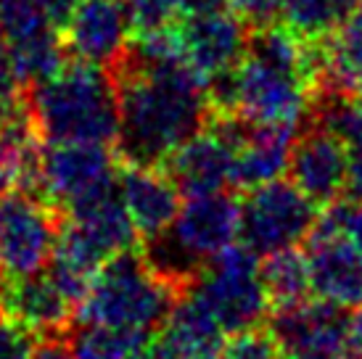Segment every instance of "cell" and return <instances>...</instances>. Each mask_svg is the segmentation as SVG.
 Returning a JSON list of instances; mask_svg holds the SVG:
<instances>
[{
  "label": "cell",
  "instance_id": "cell-32",
  "mask_svg": "<svg viewBox=\"0 0 362 359\" xmlns=\"http://www.w3.org/2000/svg\"><path fill=\"white\" fill-rule=\"evenodd\" d=\"M32 359H77V357H74L69 341H66V333H56V336H40Z\"/></svg>",
  "mask_w": 362,
  "mask_h": 359
},
{
  "label": "cell",
  "instance_id": "cell-23",
  "mask_svg": "<svg viewBox=\"0 0 362 359\" xmlns=\"http://www.w3.org/2000/svg\"><path fill=\"white\" fill-rule=\"evenodd\" d=\"M64 50H66V45H64V37L59 32H45L37 37L6 42L3 53L11 61V66L16 69V74L32 88V85L53 77L66 64Z\"/></svg>",
  "mask_w": 362,
  "mask_h": 359
},
{
  "label": "cell",
  "instance_id": "cell-18",
  "mask_svg": "<svg viewBox=\"0 0 362 359\" xmlns=\"http://www.w3.org/2000/svg\"><path fill=\"white\" fill-rule=\"evenodd\" d=\"M293 143H296V130L243 122L238 146H235L233 185L249 190L272 180H281L291 164Z\"/></svg>",
  "mask_w": 362,
  "mask_h": 359
},
{
  "label": "cell",
  "instance_id": "cell-13",
  "mask_svg": "<svg viewBox=\"0 0 362 359\" xmlns=\"http://www.w3.org/2000/svg\"><path fill=\"white\" fill-rule=\"evenodd\" d=\"M130 16L122 0H77L64 24V45L82 61L114 69L127 53Z\"/></svg>",
  "mask_w": 362,
  "mask_h": 359
},
{
  "label": "cell",
  "instance_id": "cell-8",
  "mask_svg": "<svg viewBox=\"0 0 362 359\" xmlns=\"http://www.w3.org/2000/svg\"><path fill=\"white\" fill-rule=\"evenodd\" d=\"M64 211L32 193L0 196V278H24L48 267L59 243Z\"/></svg>",
  "mask_w": 362,
  "mask_h": 359
},
{
  "label": "cell",
  "instance_id": "cell-14",
  "mask_svg": "<svg viewBox=\"0 0 362 359\" xmlns=\"http://www.w3.org/2000/svg\"><path fill=\"white\" fill-rule=\"evenodd\" d=\"M272 333L283 349L296 354H333L349 349V317L344 310L320 299H302L288 307H275Z\"/></svg>",
  "mask_w": 362,
  "mask_h": 359
},
{
  "label": "cell",
  "instance_id": "cell-26",
  "mask_svg": "<svg viewBox=\"0 0 362 359\" xmlns=\"http://www.w3.org/2000/svg\"><path fill=\"white\" fill-rule=\"evenodd\" d=\"M320 124L336 132L352 148L362 143V93L328 95L320 111Z\"/></svg>",
  "mask_w": 362,
  "mask_h": 359
},
{
  "label": "cell",
  "instance_id": "cell-11",
  "mask_svg": "<svg viewBox=\"0 0 362 359\" xmlns=\"http://www.w3.org/2000/svg\"><path fill=\"white\" fill-rule=\"evenodd\" d=\"M180 56L206 85L238 66L252 42L249 24L228 8L185 16L180 27Z\"/></svg>",
  "mask_w": 362,
  "mask_h": 359
},
{
  "label": "cell",
  "instance_id": "cell-34",
  "mask_svg": "<svg viewBox=\"0 0 362 359\" xmlns=\"http://www.w3.org/2000/svg\"><path fill=\"white\" fill-rule=\"evenodd\" d=\"M40 3L48 8V13H51V19L56 21L59 30H64V24L69 21L71 11L77 6V0H40Z\"/></svg>",
  "mask_w": 362,
  "mask_h": 359
},
{
  "label": "cell",
  "instance_id": "cell-22",
  "mask_svg": "<svg viewBox=\"0 0 362 359\" xmlns=\"http://www.w3.org/2000/svg\"><path fill=\"white\" fill-rule=\"evenodd\" d=\"M354 6L357 0H281L278 19L286 30L315 45L328 40Z\"/></svg>",
  "mask_w": 362,
  "mask_h": 359
},
{
  "label": "cell",
  "instance_id": "cell-4",
  "mask_svg": "<svg viewBox=\"0 0 362 359\" xmlns=\"http://www.w3.org/2000/svg\"><path fill=\"white\" fill-rule=\"evenodd\" d=\"M182 286L161 275L135 249L103 264L74 312V322L109 325L159 336L182 296Z\"/></svg>",
  "mask_w": 362,
  "mask_h": 359
},
{
  "label": "cell",
  "instance_id": "cell-38",
  "mask_svg": "<svg viewBox=\"0 0 362 359\" xmlns=\"http://www.w3.org/2000/svg\"><path fill=\"white\" fill-rule=\"evenodd\" d=\"M0 37H3V32H0Z\"/></svg>",
  "mask_w": 362,
  "mask_h": 359
},
{
  "label": "cell",
  "instance_id": "cell-6",
  "mask_svg": "<svg viewBox=\"0 0 362 359\" xmlns=\"http://www.w3.org/2000/svg\"><path fill=\"white\" fill-rule=\"evenodd\" d=\"M182 293L199 301L225 333L259 328L272 310V299L262 278L259 254L243 243H233L217 254Z\"/></svg>",
  "mask_w": 362,
  "mask_h": 359
},
{
  "label": "cell",
  "instance_id": "cell-5",
  "mask_svg": "<svg viewBox=\"0 0 362 359\" xmlns=\"http://www.w3.org/2000/svg\"><path fill=\"white\" fill-rule=\"evenodd\" d=\"M238 230L241 201L225 190L185 196L170 228L146 243V259L185 288L217 254L238 240Z\"/></svg>",
  "mask_w": 362,
  "mask_h": 359
},
{
  "label": "cell",
  "instance_id": "cell-19",
  "mask_svg": "<svg viewBox=\"0 0 362 359\" xmlns=\"http://www.w3.org/2000/svg\"><path fill=\"white\" fill-rule=\"evenodd\" d=\"M317 53L320 88L328 95H354L362 93V0L349 11Z\"/></svg>",
  "mask_w": 362,
  "mask_h": 359
},
{
  "label": "cell",
  "instance_id": "cell-28",
  "mask_svg": "<svg viewBox=\"0 0 362 359\" xmlns=\"http://www.w3.org/2000/svg\"><path fill=\"white\" fill-rule=\"evenodd\" d=\"M315 228L336 233L341 238L352 240L357 249H362V204L360 201H331L328 209L317 214Z\"/></svg>",
  "mask_w": 362,
  "mask_h": 359
},
{
  "label": "cell",
  "instance_id": "cell-2",
  "mask_svg": "<svg viewBox=\"0 0 362 359\" xmlns=\"http://www.w3.org/2000/svg\"><path fill=\"white\" fill-rule=\"evenodd\" d=\"M310 45L283 24L259 27L238 66L209 85L214 111L249 124L296 130L320 85L317 53Z\"/></svg>",
  "mask_w": 362,
  "mask_h": 359
},
{
  "label": "cell",
  "instance_id": "cell-36",
  "mask_svg": "<svg viewBox=\"0 0 362 359\" xmlns=\"http://www.w3.org/2000/svg\"><path fill=\"white\" fill-rule=\"evenodd\" d=\"M138 359H182V357H180V354H175V351H172L170 346H164V343H161V341L156 339L151 343V346L143 351V354Z\"/></svg>",
  "mask_w": 362,
  "mask_h": 359
},
{
  "label": "cell",
  "instance_id": "cell-15",
  "mask_svg": "<svg viewBox=\"0 0 362 359\" xmlns=\"http://www.w3.org/2000/svg\"><path fill=\"white\" fill-rule=\"evenodd\" d=\"M288 175L315 204H331L346 190L349 146L322 124L312 127L293 143Z\"/></svg>",
  "mask_w": 362,
  "mask_h": 359
},
{
  "label": "cell",
  "instance_id": "cell-7",
  "mask_svg": "<svg viewBox=\"0 0 362 359\" xmlns=\"http://www.w3.org/2000/svg\"><path fill=\"white\" fill-rule=\"evenodd\" d=\"M317 222V204L296 182L272 180L249 188L241 201L238 240L259 257L293 249L310 238Z\"/></svg>",
  "mask_w": 362,
  "mask_h": 359
},
{
  "label": "cell",
  "instance_id": "cell-20",
  "mask_svg": "<svg viewBox=\"0 0 362 359\" xmlns=\"http://www.w3.org/2000/svg\"><path fill=\"white\" fill-rule=\"evenodd\" d=\"M225 336L228 333L217 325V319L199 301L182 293L167 325L161 328L159 341L182 359H209L220 357Z\"/></svg>",
  "mask_w": 362,
  "mask_h": 359
},
{
  "label": "cell",
  "instance_id": "cell-9",
  "mask_svg": "<svg viewBox=\"0 0 362 359\" xmlns=\"http://www.w3.org/2000/svg\"><path fill=\"white\" fill-rule=\"evenodd\" d=\"M243 130V119L233 114H211L209 124L188 138L164 161V170L177 182L182 196L220 193L233 185L235 146Z\"/></svg>",
  "mask_w": 362,
  "mask_h": 359
},
{
  "label": "cell",
  "instance_id": "cell-35",
  "mask_svg": "<svg viewBox=\"0 0 362 359\" xmlns=\"http://www.w3.org/2000/svg\"><path fill=\"white\" fill-rule=\"evenodd\" d=\"M349 351L362 357V304H357L349 314Z\"/></svg>",
  "mask_w": 362,
  "mask_h": 359
},
{
  "label": "cell",
  "instance_id": "cell-17",
  "mask_svg": "<svg viewBox=\"0 0 362 359\" xmlns=\"http://www.w3.org/2000/svg\"><path fill=\"white\" fill-rule=\"evenodd\" d=\"M0 312L37 336H56L69 330L77 307L42 269L24 278H0Z\"/></svg>",
  "mask_w": 362,
  "mask_h": 359
},
{
  "label": "cell",
  "instance_id": "cell-33",
  "mask_svg": "<svg viewBox=\"0 0 362 359\" xmlns=\"http://www.w3.org/2000/svg\"><path fill=\"white\" fill-rule=\"evenodd\" d=\"M346 193L349 199L362 204V143L349 148V177H346Z\"/></svg>",
  "mask_w": 362,
  "mask_h": 359
},
{
  "label": "cell",
  "instance_id": "cell-21",
  "mask_svg": "<svg viewBox=\"0 0 362 359\" xmlns=\"http://www.w3.org/2000/svg\"><path fill=\"white\" fill-rule=\"evenodd\" d=\"M66 341L77 359H138L153 343V336L109 325L71 322Z\"/></svg>",
  "mask_w": 362,
  "mask_h": 359
},
{
  "label": "cell",
  "instance_id": "cell-30",
  "mask_svg": "<svg viewBox=\"0 0 362 359\" xmlns=\"http://www.w3.org/2000/svg\"><path fill=\"white\" fill-rule=\"evenodd\" d=\"M40 336L0 312V359H32Z\"/></svg>",
  "mask_w": 362,
  "mask_h": 359
},
{
  "label": "cell",
  "instance_id": "cell-24",
  "mask_svg": "<svg viewBox=\"0 0 362 359\" xmlns=\"http://www.w3.org/2000/svg\"><path fill=\"white\" fill-rule=\"evenodd\" d=\"M262 278L272 299V307H288L307 299L310 290V267L302 251L283 249L275 251L262 261Z\"/></svg>",
  "mask_w": 362,
  "mask_h": 359
},
{
  "label": "cell",
  "instance_id": "cell-31",
  "mask_svg": "<svg viewBox=\"0 0 362 359\" xmlns=\"http://www.w3.org/2000/svg\"><path fill=\"white\" fill-rule=\"evenodd\" d=\"M238 16H241L249 27H267L272 24V19H278V8H281V0H228Z\"/></svg>",
  "mask_w": 362,
  "mask_h": 359
},
{
  "label": "cell",
  "instance_id": "cell-25",
  "mask_svg": "<svg viewBox=\"0 0 362 359\" xmlns=\"http://www.w3.org/2000/svg\"><path fill=\"white\" fill-rule=\"evenodd\" d=\"M0 32L6 42H13L59 32V27L40 0H0Z\"/></svg>",
  "mask_w": 362,
  "mask_h": 359
},
{
  "label": "cell",
  "instance_id": "cell-27",
  "mask_svg": "<svg viewBox=\"0 0 362 359\" xmlns=\"http://www.w3.org/2000/svg\"><path fill=\"white\" fill-rule=\"evenodd\" d=\"M220 359H281V341L272 330L259 328L230 333V339L222 343Z\"/></svg>",
  "mask_w": 362,
  "mask_h": 359
},
{
  "label": "cell",
  "instance_id": "cell-29",
  "mask_svg": "<svg viewBox=\"0 0 362 359\" xmlns=\"http://www.w3.org/2000/svg\"><path fill=\"white\" fill-rule=\"evenodd\" d=\"M122 3L127 8L130 27L135 30V35L167 27L172 24L175 13H180L177 0H122Z\"/></svg>",
  "mask_w": 362,
  "mask_h": 359
},
{
  "label": "cell",
  "instance_id": "cell-1",
  "mask_svg": "<svg viewBox=\"0 0 362 359\" xmlns=\"http://www.w3.org/2000/svg\"><path fill=\"white\" fill-rule=\"evenodd\" d=\"M119 90V159L164 167L209 124V85L185 61H143L130 50L114 66Z\"/></svg>",
  "mask_w": 362,
  "mask_h": 359
},
{
  "label": "cell",
  "instance_id": "cell-3",
  "mask_svg": "<svg viewBox=\"0 0 362 359\" xmlns=\"http://www.w3.org/2000/svg\"><path fill=\"white\" fill-rule=\"evenodd\" d=\"M30 114L42 143L119 140V90L114 71L90 61H69L30 88Z\"/></svg>",
  "mask_w": 362,
  "mask_h": 359
},
{
  "label": "cell",
  "instance_id": "cell-37",
  "mask_svg": "<svg viewBox=\"0 0 362 359\" xmlns=\"http://www.w3.org/2000/svg\"><path fill=\"white\" fill-rule=\"evenodd\" d=\"M286 359H341V357H333V354H296V351H288Z\"/></svg>",
  "mask_w": 362,
  "mask_h": 359
},
{
  "label": "cell",
  "instance_id": "cell-10",
  "mask_svg": "<svg viewBox=\"0 0 362 359\" xmlns=\"http://www.w3.org/2000/svg\"><path fill=\"white\" fill-rule=\"evenodd\" d=\"M119 161L103 143H45L40 151L37 196L64 211L117 177Z\"/></svg>",
  "mask_w": 362,
  "mask_h": 359
},
{
  "label": "cell",
  "instance_id": "cell-12",
  "mask_svg": "<svg viewBox=\"0 0 362 359\" xmlns=\"http://www.w3.org/2000/svg\"><path fill=\"white\" fill-rule=\"evenodd\" d=\"M304 257L315 299L344 312L362 304V249H357L352 240L312 228Z\"/></svg>",
  "mask_w": 362,
  "mask_h": 359
},
{
  "label": "cell",
  "instance_id": "cell-16",
  "mask_svg": "<svg viewBox=\"0 0 362 359\" xmlns=\"http://www.w3.org/2000/svg\"><path fill=\"white\" fill-rule=\"evenodd\" d=\"M119 188L143 243L170 228L180 211V188L164 167L119 161Z\"/></svg>",
  "mask_w": 362,
  "mask_h": 359
}]
</instances>
